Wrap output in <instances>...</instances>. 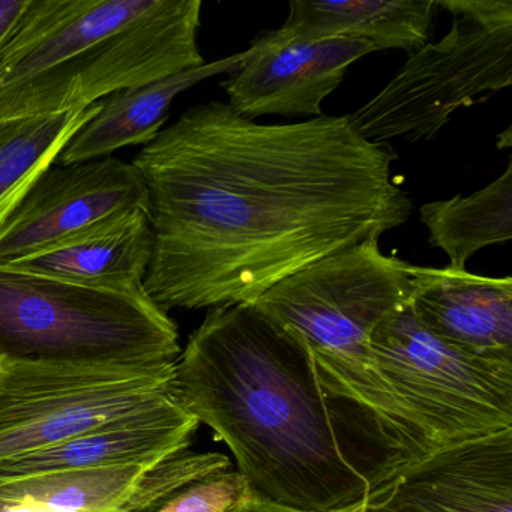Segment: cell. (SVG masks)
<instances>
[{
	"mask_svg": "<svg viewBox=\"0 0 512 512\" xmlns=\"http://www.w3.org/2000/svg\"><path fill=\"white\" fill-rule=\"evenodd\" d=\"M149 466L124 464L0 479V502L37 503L55 512H112Z\"/></svg>",
	"mask_w": 512,
	"mask_h": 512,
	"instance_id": "19",
	"label": "cell"
},
{
	"mask_svg": "<svg viewBox=\"0 0 512 512\" xmlns=\"http://www.w3.org/2000/svg\"><path fill=\"white\" fill-rule=\"evenodd\" d=\"M397 154L350 116L259 124L229 104L188 109L134 158L154 253L143 283L164 311L253 304L301 269L409 221Z\"/></svg>",
	"mask_w": 512,
	"mask_h": 512,
	"instance_id": "1",
	"label": "cell"
},
{
	"mask_svg": "<svg viewBox=\"0 0 512 512\" xmlns=\"http://www.w3.org/2000/svg\"><path fill=\"white\" fill-rule=\"evenodd\" d=\"M179 331L145 290L85 286L0 265V361L175 362Z\"/></svg>",
	"mask_w": 512,
	"mask_h": 512,
	"instance_id": "5",
	"label": "cell"
},
{
	"mask_svg": "<svg viewBox=\"0 0 512 512\" xmlns=\"http://www.w3.org/2000/svg\"><path fill=\"white\" fill-rule=\"evenodd\" d=\"M247 490L242 476L230 469L190 485L155 512H229Z\"/></svg>",
	"mask_w": 512,
	"mask_h": 512,
	"instance_id": "21",
	"label": "cell"
},
{
	"mask_svg": "<svg viewBox=\"0 0 512 512\" xmlns=\"http://www.w3.org/2000/svg\"><path fill=\"white\" fill-rule=\"evenodd\" d=\"M173 389L229 448L259 499L334 512L362 502L382 482L338 421L307 341L254 305L208 311L175 361Z\"/></svg>",
	"mask_w": 512,
	"mask_h": 512,
	"instance_id": "2",
	"label": "cell"
},
{
	"mask_svg": "<svg viewBox=\"0 0 512 512\" xmlns=\"http://www.w3.org/2000/svg\"><path fill=\"white\" fill-rule=\"evenodd\" d=\"M199 421L175 397L49 448L0 464V479L124 464H155L190 449Z\"/></svg>",
	"mask_w": 512,
	"mask_h": 512,
	"instance_id": "13",
	"label": "cell"
},
{
	"mask_svg": "<svg viewBox=\"0 0 512 512\" xmlns=\"http://www.w3.org/2000/svg\"><path fill=\"white\" fill-rule=\"evenodd\" d=\"M380 238L331 254L254 301L307 341L323 391L343 427L388 475L406 466L397 406L374 364L371 335L412 292L409 263L386 256Z\"/></svg>",
	"mask_w": 512,
	"mask_h": 512,
	"instance_id": "4",
	"label": "cell"
},
{
	"mask_svg": "<svg viewBox=\"0 0 512 512\" xmlns=\"http://www.w3.org/2000/svg\"><path fill=\"white\" fill-rule=\"evenodd\" d=\"M242 64L221 83L229 106L242 118L322 116V103L353 62L376 52L359 40L307 41L278 31L259 35Z\"/></svg>",
	"mask_w": 512,
	"mask_h": 512,
	"instance_id": "10",
	"label": "cell"
},
{
	"mask_svg": "<svg viewBox=\"0 0 512 512\" xmlns=\"http://www.w3.org/2000/svg\"><path fill=\"white\" fill-rule=\"evenodd\" d=\"M247 52L203 64L146 85L124 89L100 101V109L76 131L56 158V166L112 157L119 149L146 146L161 133L173 101L203 80L230 74Z\"/></svg>",
	"mask_w": 512,
	"mask_h": 512,
	"instance_id": "15",
	"label": "cell"
},
{
	"mask_svg": "<svg viewBox=\"0 0 512 512\" xmlns=\"http://www.w3.org/2000/svg\"><path fill=\"white\" fill-rule=\"evenodd\" d=\"M98 109L100 101L79 112L0 119V223Z\"/></svg>",
	"mask_w": 512,
	"mask_h": 512,
	"instance_id": "18",
	"label": "cell"
},
{
	"mask_svg": "<svg viewBox=\"0 0 512 512\" xmlns=\"http://www.w3.org/2000/svg\"><path fill=\"white\" fill-rule=\"evenodd\" d=\"M448 34L410 55L394 79L350 116L364 139L430 140L457 110L512 85V0H437Z\"/></svg>",
	"mask_w": 512,
	"mask_h": 512,
	"instance_id": "7",
	"label": "cell"
},
{
	"mask_svg": "<svg viewBox=\"0 0 512 512\" xmlns=\"http://www.w3.org/2000/svg\"><path fill=\"white\" fill-rule=\"evenodd\" d=\"M277 29L299 40H359L377 50L418 52L430 40L437 0H293Z\"/></svg>",
	"mask_w": 512,
	"mask_h": 512,
	"instance_id": "16",
	"label": "cell"
},
{
	"mask_svg": "<svg viewBox=\"0 0 512 512\" xmlns=\"http://www.w3.org/2000/svg\"><path fill=\"white\" fill-rule=\"evenodd\" d=\"M229 512H302L296 509L284 508V506L274 505V503L266 502L259 499L253 493L247 490L241 500L230 509Z\"/></svg>",
	"mask_w": 512,
	"mask_h": 512,
	"instance_id": "23",
	"label": "cell"
},
{
	"mask_svg": "<svg viewBox=\"0 0 512 512\" xmlns=\"http://www.w3.org/2000/svg\"><path fill=\"white\" fill-rule=\"evenodd\" d=\"M136 208H148V191L133 163L107 157L53 164L0 223V265L34 256Z\"/></svg>",
	"mask_w": 512,
	"mask_h": 512,
	"instance_id": "9",
	"label": "cell"
},
{
	"mask_svg": "<svg viewBox=\"0 0 512 512\" xmlns=\"http://www.w3.org/2000/svg\"><path fill=\"white\" fill-rule=\"evenodd\" d=\"M364 512H512V428L395 470Z\"/></svg>",
	"mask_w": 512,
	"mask_h": 512,
	"instance_id": "11",
	"label": "cell"
},
{
	"mask_svg": "<svg viewBox=\"0 0 512 512\" xmlns=\"http://www.w3.org/2000/svg\"><path fill=\"white\" fill-rule=\"evenodd\" d=\"M371 350L400 415L407 464L512 428V361L443 343L409 301L377 326Z\"/></svg>",
	"mask_w": 512,
	"mask_h": 512,
	"instance_id": "6",
	"label": "cell"
},
{
	"mask_svg": "<svg viewBox=\"0 0 512 512\" xmlns=\"http://www.w3.org/2000/svg\"><path fill=\"white\" fill-rule=\"evenodd\" d=\"M154 253L148 208H136L11 266L85 286L145 290Z\"/></svg>",
	"mask_w": 512,
	"mask_h": 512,
	"instance_id": "14",
	"label": "cell"
},
{
	"mask_svg": "<svg viewBox=\"0 0 512 512\" xmlns=\"http://www.w3.org/2000/svg\"><path fill=\"white\" fill-rule=\"evenodd\" d=\"M0 512H55L37 503H2L0 502Z\"/></svg>",
	"mask_w": 512,
	"mask_h": 512,
	"instance_id": "24",
	"label": "cell"
},
{
	"mask_svg": "<svg viewBox=\"0 0 512 512\" xmlns=\"http://www.w3.org/2000/svg\"><path fill=\"white\" fill-rule=\"evenodd\" d=\"M202 0H29L0 59V119L79 112L205 64Z\"/></svg>",
	"mask_w": 512,
	"mask_h": 512,
	"instance_id": "3",
	"label": "cell"
},
{
	"mask_svg": "<svg viewBox=\"0 0 512 512\" xmlns=\"http://www.w3.org/2000/svg\"><path fill=\"white\" fill-rule=\"evenodd\" d=\"M428 241L463 271L470 257L512 239V164L491 184L470 196L425 203L419 209Z\"/></svg>",
	"mask_w": 512,
	"mask_h": 512,
	"instance_id": "17",
	"label": "cell"
},
{
	"mask_svg": "<svg viewBox=\"0 0 512 512\" xmlns=\"http://www.w3.org/2000/svg\"><path fill=\"white\" fill-rule=\"evenodd\" d=\"M230 469V458L218 452H178L149 466L112 512L158 511L190 485Z\"/></svg>",
	"mask_w": 512,
	"mask_h": 512,
	"instance_id": "20",
	"label": "cell"
},
{
	"mask_svg": "<svg viewBox=\"0 0 512 512\" xmlns=\"http://www.w3.org/2000/svg\"><path fill=\"white\" fill-rule=\"evenodd\" d=\"M409 302L434 337L469 355L512 361V277L410 265Z\"/></svg>",
	"mask_w": 512,
	"mask_h": 512,
	"instance_id": "12",
	"label": "cell"
},
{
	"mask_svg": "<svg viewBox=\"0 0 512 512\" xmlns=\"http://www.w3.org/2000/svg\"><path fill=\"white\" fill-rule=\"evenodd\" d=\"M28 4L29 0H0V59Z\"/></svg>",
	"mask_w": 512,
	"mask_h": 512,
	"instance_id": "22",
	"label": "cell"
},
{
	"mask_svg": "<svg viewBox=\"0 0 512 512\" xmlns=\"http://www.w3.org/2000/svg\"><path fill=\"white\" fill-rule=\"evenodd\" d=\"M175 362L0 361V464L175 397Z\"/></svg>",
	"mask_w": 512,
	"mask_h": 512,
	"instance_id": "8",
	"label": "cell"
}]
</instances>
